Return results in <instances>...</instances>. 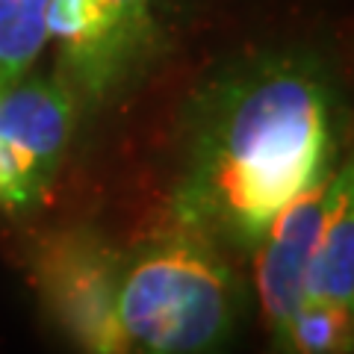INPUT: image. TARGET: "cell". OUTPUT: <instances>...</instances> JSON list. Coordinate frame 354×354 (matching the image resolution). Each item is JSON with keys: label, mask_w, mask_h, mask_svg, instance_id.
I'll use <instances>...</instances> for the list:
<instances>
[{"label": "cell", "mask_w": 354, "mask_h": 354, "mask_svg": "<svg viewBox=\"0 0 354 354\" xmlns=\"http://www.w3.org/2000/svg\"><path fill=\"white\" fill-rule=\"evenodd\" d=\"M304 304L354 313V192L348 162L330 174L328 213L307 269Z\"/></svg>", "instance_id": "cell-7"}, {"label": "cell", "mask_w": 354, "mask_h": 354, "mask_svg": "<svg viewBox=\"0 0 354 354\" xmlns=\"http://www.w3.org/2000/svg\"><path fill=\"white\" fill-rule=\"evenodd\" d=\"M50 0H0V92L30 74L48 44Z\"/></svg>", "instance_id": "cell-8"}, {"label": "cell", "mask_w": 354, "mask_h": 354, "mask_svg": "<svg viewBox=\"0 0 354 354\" xmlns=\"http://www.w3.org/2000/svg\"><path fill=\"white\" fill-rule=\"evenodd\" d=\"M48 41L77 106H104L136 80L153 50V0H50Z\"/></svg>", "instance_id": "cell-3"}, {"label": "cell", "mask_w": 354, "mask_h": 354, "mask_svg": "<svg viewBox=\"0 0 354 354\" xmlns=\"http://www.w3.org/2000/svg\"><path fill=\"white\" fill-rule=\"evenodd\" d=\"M121 251L92 227H65L36 242L32 283L80 354H130L118 322Z\"/></svg>", "instance_id": "cell-4"}, {"label": "cell", "mask_w": 354, "mask_h": 354, "mask_svg": "<svg viewBox=\"0 0 354 354\" xmlns=\"http://www.w3.org/2000/svg\"><path fill=\"white\" fill-rule=\"evenodd\" d=\"M354 313H339L319 304H301L281 348L290 354H351Z\"/></svg>", "instance_id": "cell-9"}, {"label": "cell", "mask_w": 354, "mask_h": 354, "mask_svg": "<svg viewBox=\"0 0 354 354\" xmlns=\"http://www.w3.org/2000/svg\"><path fill=\"white\" fill-rule=\"evenodd\" d=\"M77 113L59 74H24L0 92V213H27L44 201L68 153Z\"/></svg>", "instance_id": "cell-5"}, {"label": "cell", "mask_w": 354, "mask_h": 354, "mask_svg": "<svg viewBox=\"0 0 354 354\" xmlns=\"http://www.w3.org/2000/svg\"><path fill=\"white\" fill-rule=\"evenodd\" d=\"M330 101L319 71L286 57L230 74L204 97L174 221L254 248L269 221L325 174Z\"/></svg>", "instance_id": "cell-1"}, {"label": "cell", "mask_w": 354, "mask_h": 354, "mask_svg": "<svg viewBox=\"0 0 354 354\" xmlns=\"http://www.w3.org/2000/svg\"><path fill=\"white\" fill-rule=\"evenodd\" d=\"M239 313L218 242L180 221L121 251L118 322L130 354H213Z\"/></svg>", "instance_id": "cell-2"}, {"label": "cell", "mask_w": 354, "mask_h": 354, "mask_svg": "<svg viewBox=\"0 0 354 354\" xmlns=\"http://www.w3.org/2000/svg\"><path fill=\"white\" fill-rule=\"evenodd\" d=\"M328 174L316 177L269 221L260 242L254 245V283L260 310L278 346L304 304L307 269L328 213Z\"/></svg>", "instance_id": "cell-6"}]
</instances>
